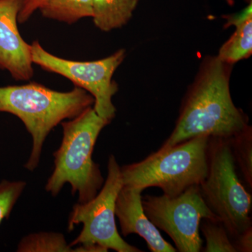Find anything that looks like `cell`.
I'll list each match as a JSON object with an SVG mask.
<instances>
[{"label":"cell","mask_w":252,"mask_h":252,"mask_svg":"<svg viewBox=\"0 0 252 252\" xmlns=\"http://www.w3.org/2000/svg\"><path fill=\"white\" fill-rule=\"evenodd\" d=\"M233 66L217 56L203 59L182 100L175 127L160 149L200 135L231 138L250 126L248 116L235 105L230 94Z\"/></svg>","instance_id":"cell-1"},{"label":"cell","mask_w":252,"mask_h":252,"mask_svg":"<svg viewBox=\"0 0 252 252\" xmlns=\"http://www.w3.org/2000/svg\"><path fill=\"white\" fill-rule=\"evenodd\" d=\"M94 97L75 87L59 92L36 82L0 87V112L19 118L32 137L31 157L25 167L33 171L40 160L43 144L51 131L66 119L94 107Z\"/></svg>","instance_id":"cell-2"},{"label":"cell","mask_w":252,"mask_h":252,"mask_svg":"<svg viewBox=\"0 0 252 252\" xmlns=\"http://www.w3.org/2000/svg\"><path fill=\"white\" fill-rule=\"evenodd\" d=\"M109 123L89 107L69 122H61L63 137L54 154L55 167L46 185V191L56 196L65 184L79 202L86 203L96 196L104 183L99 165L93 160L94 144Z\"/></svg>","instance_id":"cell-3"},{"label":"cell","mask_w":252,"mask_h":252,"mask_svg":"<svg viewBox=\"0 0 252 252\" xmlns=\"http://www.w3.org/2000/svg\"><path fill=\"white\" fill-rule=\"evenodd\" d=\"M210 137L200 135L157 152L140 162L121 167L123 185L144 190L158 187L169 197L200 185L208 168Z\"/></svg>","instance_id":"cell-4"},{"label":"cell","mask_w":252,"mask_h":252,"mask_svg":"<svg viewBox=\"0 0 252 252\" xmlns=\"http://www.w3.org/2000/svg\"><path fill=\"white\" fill-rule=\"evenodd\" d=\"M199 187L231 241L252 228V195L239 180L228 139L210 137L207 173Z\"/></svg>","instance_id":"cell-5"},{"label":"cell","mask_w":252,"mask_h":252,"mask_svg":"<svg viewBox=\"0 0 252 252\" xmlns=\"http://www.w3.org/2000/svg\"><path fill=\"white\" fill-rule=\"evenodd\" d=\"M121 167L114 155L109 157L107 179L92 200L74 205L68 220V230L83 223L80 234L72 243L79 245L76 252H140V249L130 245L119 235L115 220V205L118 194L123 187Z\"/></svg>","instance_id":"cell-6"},{"label":"cell","mask_w":252,"mask_h":252,"mask_svg":"<svg viewBox=\"0 0 252 252\" xmlns=\"http://www.w3.org/2000/svg\"><path fill=\"white\" fill-rule=\"evenodd\" d=\"M31 51L33 64L67 78L77 87L89 92L94 97L95 112L110 124L117 112L112 97L119 90L113 76L125 59V49L119 50L105 59L94 61L61 59L46 51L38 41L32 43Z\"/></svg>","instance_id":"cell-7"},{"label":"cell","mask_w":252,"mask_h":252,"mask_svg":"<svg viewBox=\"0 0 252 252\" xmlns=\"http://www.w3.org/2000/svg\"><path fill=\"white\" fill-rule=\"evenodd\" d=\"M142 203L149 220L170 236L177 252L201 251L200 222L203 219L219 220L204 201L199 185L189 187L175 197L147 195Z\"/></svg>","instance_id":"cell-8"},{"label":"cell","mask_w":252,"mask_h":252,"mask_svg":"<svg viewBox=\"0 0 252 252\" xmlns=\"http://www.w3.org/2000/svg\"><path fill=\"white\" fill-rule=\"evenodd\" d=\"M24 0H0V69L16 81H28L34 75L31 45L18 28V16Z\"/></svg>","instance_id":"cell-9"},{"label":"cell","mask_w":252,"mask_h":252,"mask_svg":"<svg viewBox=\"0 0 252 252\" xmlns=\"http://www.w3.org/2000/svg\"><path fill=\"white\" fill-rule=\"evenodd\" d=\"M144 190L123 185L116 200L115 214L124 236L140 235L152 252H175V248L165 240L155 225L149 220L142 207Z\"/></svg>","instance_id":"cell-10"},{"label":"cell","mask_w":252,"mask_h":252,"mask_svg":"<svg viewBox=\"0 0 252 252\" xmlns=\"http://www.w3.org/2000/svg\"><path fill=\"white\" fill-rule=\"evenodd\" d=\"M225 26H235L231 36L220 48L217 57L228 64L248 59L252 54V2L243 11L225 16Z\"/></svg>","instance_id":"cell-11"},{"label":"cell","mask_w":252,"mask_h":252,"mask_svg":"<svg viewBox=\"0 0 252 252\" xmlns=\"http://www.w3.org/2000/svg\"><path fill=\"white\" fill-rule=\"evenodd\" d=\"M140 0H94V26L101 31L109 32L126 26Z\"/></svg>","instance_id":"cell-12"},{"label":"cell","mask_w":252,"mask_h":252,"mask_svg":"<svg viewBox=\"0 0 252 252\" xmlns=\"http://www.w3.org/2000/svg\"><path fill=\"white\" fill-rule=\"evenodd\" d=\"M94 0H44L39 9L43 17L72 25L92 18Z\"/></svg>","instance_id":"cell-13"},{"label":"cell","mask_w":252,"mask_h":252,"mask_svg":"<svg viewBox=\"0 0 252 252\" xmlns=\"http://www.w3.org/2000/svg\"><path fill=\"white\" fill-rule=\"evenodd\" d=\"M235 166L241 172L244 180L252 188V128L245 130L228 139Z\"/></svg>","instance_id":"cell-14"},{"label":"cell","mask_w":252,"mask_h":252,"mask_svg":"<svg viewBox=\"0 0 252 252\" xmlns=\"http://www.w3.org/2000/svg\"><path fill=\"white\" fill-rule=\"evenodd\" d=\"M19 252H75L68 245L64 235L57 233H38L28 235L20 242Z\"/></svg>","instance_id":"cell-15"},{"label":"cell","mask_w":252,"mask_h":252,"mask_svg":"<svg viewBox=\"0 0 252 252\" xmlns=\"http://www.w3.org/2000/svg\"><path fill=\"white\" fill-rule=\"evenodd\" d=\"M200 230L205 237V252H236L224 225L220 220L203 219Z\"/></svg>","instance_id":"cell-16"},{"label":"cell","mask_w":252,"mask_h":252,"mask_svg":"<svg viewBox=\"0 0 252 252\" xmlns=\"http://www.w3.org/2000/svg\"><path fill=\"white\" fill-rule=\"evenodd\" d=\"M25 182H0V224L4 219L9 218L15 204L26 188Z\"/></svg>","instance_id":"cell-17"},{"label":"cell","mask_w":252,"mask_h":252,"mask_svg":"<svg viewBox=\"0 0 252 252\" xmlns=\"http://www.w3.org/2000/svg\"><path fill=\"white\" fill-rule=\"evenodd\" d=\"M44 0H24L22 8L18 16V22L20 24L26 23L32 15L39 9Z\"/></svg>","instance_id":"cell-18"},{"label":"cell","mask_w":252,"mask_h":252,"mask_svg":"<svg viewBox=\"0 0 252 252\" xmlns=\"http://www.w3.org/2000/svg\"><path fill=\"white\" fill-rule=\"evenodd\" d=\"M236 252H252V227L232 241Z\"/></svg>","instance_id":"cell-19"},{"label":"cell","mask_w":252,"mask_h":252,"mask_svg":"<svg viewBox=\"0 0 252 252\" xmlns=\"http://www.w3.org/2000/svg\"><path fill=\"white\" fill-rule=\"evenodd\" d=\"M245 1H248L249 3L252 2V0H245Z\"/></svg>","instance_id":"cell-20"}]
</instances>
